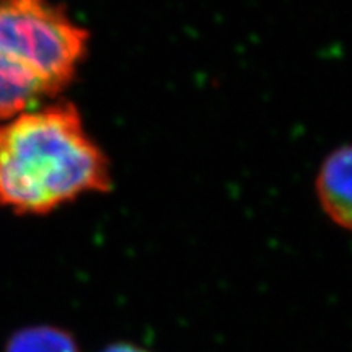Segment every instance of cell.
<instances>
[{"instance_id":"1","label":"cell","mask_w":352,"mask_h":352,"mask_svg":"<svg viewBox=\"0 0 352 352\" xmlns=\"http://www.w3.org/2000/svg\"><path fill=\"white\" fill-rule=\"evenodd\" d=\"M109 186L107 158L70 104L25 111L0 124L2 208L43 215Z\"/></svg>"},{"instance_id":"2","label":"cell","mask_w":352,"mask_h":352,"mask_svg":"<svg viewBox=\"0 0 352 352\" xmlns=\"http://www.w3.org/2000/svg\"><path fill=\"white\" fill-rule=\"evenodd\" d=\"M87 34L47 0H0V64L52 96L72 80Z\"/></svg>"},{"instance_id":"3","label":"cell","mask_w":352,"mask_h":352,"mask_svg":"<svg viewBox=\"0 0 352 352\" xmlns=\"http://www.w3.org/2000/svg\"><path fill=\"white\" fill-rule=\"evenodd\" d=\"M351 151L342 147L333 152L316 176V195L331 222L351 228Z\"/></svg>"},{"instance_id":"4","label":"cell","mask_w":352,"mask_h":352,"mask_svg":"<svg viewBox=\"0 0 352 352\" xmlns=\"http://www.w3.org/2000/svg\"><path fill=\"white\" fill-rule=\"evenodd\" d=\"M6 352H80V347L65 329L39 324L19 329L8 340Z\"/></svg>"},{"instance_id":"5","label":"cell","mask_w":352,"mask_h":352,"mask_svg":"<svg viewBox=\"0 0 352 352\" xmlns=\"http://www.w3.org/2000/svg\"><path fill=\"white\" fill-rule=\"evenodd\" d=\"M101 352H148V351H145L142 347L135 344H129V342H118V344L108 346L107 349Z\"/></svg>"}]
</instances>
